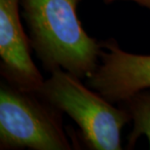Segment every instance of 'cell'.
Wrapping results in <instances>:
<instances>
[{
	"label": "cell",
	"mask_w": 150,
	"mask_h": 150,
	"mask_svg": "<svg viewBox=\"0 0 150 150\" xmlns=\"http://www.w3.org/2000/svg\"><path fill=\"white\" fill-rule=\"evenodd\" d=\"M62 112L37 93L8 82L0 88V148L70 150Z\"/></svg>",
	"instance_id": "3957f363"
},
{
	"label": "cell",
	"mask_w": 150,
	"mask_h": 150,
	"mask_svg": "<svg viewBox=\"0 0 150 150\" xmlns=\"http://www.w3.org/2000/svg\"><path fill=\"white\" fill-rule=\"evenodd\" d=\"M133 121V130L129 136L128 147L133 148L142 136L147 139L150 146V89L140 91L127 100L122 101Z\"/></svg>",
	"instance_id": "8992f818"
},
{
	"label": "cell",
	"mask_w": 150,
	"mask_h": 150,
	"mask_svg": "<svg viewBox=\"0 0 150 150\" xmlns=\"http://www.w3.org/2000/svg\"><path fill=\"white\" fill-rule=\"evenodd\" d=\"M105 3H111V2H114L116 1V0H103ZM129 1H134L137 3L139 5L142 6V7H145L150 10V0H129Z\"/></svg>",
	"instance_id": "52a82bcc"
},
{
	"label": "cell",
	"mask_w": 150,
	"mask_h": 150,
	"mask_svg": "<svg viewBox=\"0 0 150 150\" xmlns=\"http://www.w3.org/2000/svg\"><path fill=\"white\" fill-rule=\"evenodd\" d=\"M80 0H20L30 46L45 70L62 69L89 78L100 61V42L86 33L77 17Z\"/></svg>",
	"instance_id": "6da1fadb"
},
{
	"label": "cell",
	"mask_w": 150,
	"mask_h": 150,
	"mask_svg": "<svg viewBox=\"0 0 150 150\" xmlns=\"http://www.w3.org/2000/svg\"><path fill=\"white\" fill-rule=\"evenodd\" d=\"M100 61L87 84L112 103L150 89V56L122 50L113 39L100 42Z\"/></svg>",
	"instance_id": "277c9868"
},
{
	"label": "cell",
	"mask_w": 150,
	"mask_h": 150,
	"mask_svg": "<svg viewBox=\"0 0 150 150\" xmlns=\"http://www.w3.org/2000/svg\"><path fill=\"white\" fill-rule=\"evenodd\" d=\"M20 0H0L1 74L6 82L36 93L44 79L30 56V41L20 19Z\"/></svg>",
	"instance_id": "5b68a950"
},
{
	"label": "cell",
	"mask_w": 150,
	"mask_h": 150,
	"mask_svg": "<svg viewBox=\"0 0 150 150\" xmlns=\"http://www.w3.org/2000/svg\"><path fill=\"white\" fill-rule=\"evenodd\" d=\"M81 80L67 71L57 69L36 93L76 123L89 148L122 149L121 132L131 121L130 114L123 106L115 107L98 92H93Z\"/></svg>",
	"instance_id": "7a4b0ae2"
}]
</instances>
